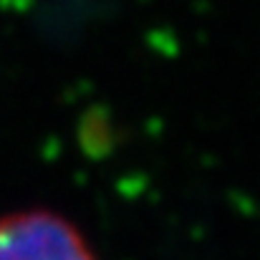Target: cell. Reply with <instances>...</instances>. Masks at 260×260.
<instances>
[{"label": "cell", "mask_w": 260, "mask_h": 260, "mask_svg": "<svg viewBox=\"0 0 260 260\" xmlns=\"http://www.w3.org/2000/svg\"><path fill=\"white\" fill-rule=\"evenodd\" d=\"M0 260H96V255L69 217L30 207L0 217Z\"/></svg>", "instance_id": "cell-1"}]
</instances>
